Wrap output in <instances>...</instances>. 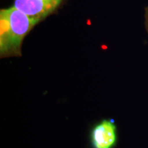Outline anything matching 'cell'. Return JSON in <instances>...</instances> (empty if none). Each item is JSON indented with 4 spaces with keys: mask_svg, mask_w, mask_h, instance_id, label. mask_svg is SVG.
Wrapping results in <instances>:
<instances>
[{
    "mask_svg": "<svg viewBox=\"0 0 148 148\" xmlns=\"http://www.w3.org/2000/svg\"><path fill=\"white\" fill-rule=\"evenodd\" d=\"M37 23L14 6L0 11L1 57L20 55L22 41Z\"/></svg>",
    "mask_w": 148,
    "mask_h": 148,
    "instance_id": "1",
    "label": "cell"
},
{
    "mask_svg": "<svg viewBox=\"0 0 148 148\" xmlns=\"http://www.w3.org/2000/svg\"><path fill=\"white\" fill-rule=\"evenodd\" d=\"M63 0H14L13 6L39 23L58 9Z\"/></svg>",
    "mask_w": 148,
    "mask_h": 148,
    "instance_id": "2",
    "label": "cell"
},
{
    "mask_svg": "<svg viewBox=\"0 0 148 148\" xmlns=\"http://www.w3.org/2000/svg\"><path fill=\"white\" fill-rule=\"evenodd\" d=\"M116 142V127L113 121L103 120L92 129L90 143L92 148H114Z\"/></svg>",
    "mask_w": 148,
    "mask_h": 148,
    "instance_id": "3",
    "label": "cell"
},
{
    "mask_svg": "<svg viewBox=\"0 0 148 148\" xmlns=\"http://www.w3.org/2000/svg\"><path fill=\"white\" fill-rule=\"evenodd\" d=\"M145 25L148 32V7L145 8Z\"/></svg>",
    "mask_w": 148,
    "mask_h": 148,
    "instance_id": "4",
    "label": "cell"
}]
</instances>
